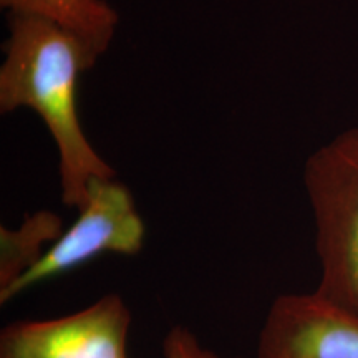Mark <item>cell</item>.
Returning <instances> with one entry per match:
<instances>
[{
  "label": "cell",
  "mask_w": 358,
  "mask_h": 358,
  "mask_svg": "<svg viewBox=\"0 0 358 358\" xmlns=\"http://www.w3.org/2000/svg\"><path fill=\"white\" fill-rule=\"evenodd\" d=\"M3 52L0 111L30 108L42 118L58 151L62 203L78 211L93 179L115 178L80 124V75L96 60L66 30L27 15H8Z\"/></svg>",
  "instance_id": "1"
},
{
  "label": "cell",
  "mask_w": 358,
  "mask_h": 358,
  "mask_svg": "<svg viewBox=\"0 0 358 358\" xmlns=\"http://www.w3.org/2000/svg\"><path fill=\"white\" fill-rule=\"evenodd\" d=\"M303 185L320 262L313 292L358 315V127L338 133L307 159Z\"/></svg>",
  "instance_id": "2"
},
{
  "label": "cell",
  "mask_w": 358,
  "mask_h": 358,
  "mask_svg": "<svg viewBox=\"0 0 358 358\" xmlns=\"http://www.w3.org/2000/svg\"><path fill=\"white\" fill-rule=\"evenodd\" d=\"M145 237V221L129 187L115 178L93 179L77 221L62 232L25 275L0 290V303L3 306L27 289L73 271L101 254L136 256L143 250Z\"/></svg>",
  "instance_id": "3"
},
{
  "label": "cell",
  "mask_w": 358,
  "mask_h": 358,
  "mask_svg": "<svg viewBox=\"0 0 358 358\" xmlns=\"http://www.w3.org/2000/svg\"><path fill=\"white\" fill-rule=\"evenodd\" d=\"M131 310L122 295L47 320H17L0 334V358H129Z\"/></svg>",
  "instance_id": "4"
},
{
  "label": "cell",
  "mask_w": 358,
  "mask_h": 358,
  "mask_svg": "<svg viewBox=\"0 0 358 358\" xmlns=\"http://www.w3.org/2000/svg\"><path fill=\"white\" fill-rule=\"evenodd\" d=\"M257 358H358V315L315 292L279 295L259 332Z\"/></svg>",
  "instance_id": "5"
},
{
  "label": "cell",
  "mask_w": 358,
  "mask_h": 358,
  "mask_svg": "<svg viewBox=\"0 0 358 358\" xmlns=\"http://www.w3.org/2000/svg\"><path fill=\"white\" fill-rule=\"evenodd\" d=\"M8 15L43 19L77 37L98 60L118 29V12L105 0H0Z\"/></svg>",
  "instance_id": "6"
},
{
  "label": "cell",
  "mask_w": 358,
  "mask_h": 358,
  "mask_svg": "<svg viewBox=\"0 0 358 358\" xmlns=\"http://www.w3.org/2000/svg\"><path fill=\"white\" fill-rule=\"evenodd\" d=\"M64 221L53 211L27 216L19 229L0 227V290L10 287L37 264L64 232Z\"/></svg>",
  "instance_id": "7"
},
{
  "label": "cell",
  "mask_w": 358,
  "mask_h": 358,
  "mask_svg": "<svg viewBox=\"0 0 358 358\" xmlns=\"http://www.w3.org/2000/svg\"><path fill=\"white\" fill-rule=\"evenodd\" d=\"M163 353L164 358H231L221 357L206 348L199 338L182 325H176L169 330L163 343Z\"/></svg>",
  "instance_id": "8"
}]
</instances>
